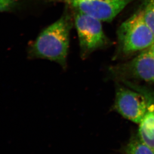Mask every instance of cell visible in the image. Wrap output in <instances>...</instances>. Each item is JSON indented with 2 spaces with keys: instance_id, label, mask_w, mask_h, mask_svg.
<instances>
[{
  "instance_id": "1",
  "label": "cell",
  "mask_w": 154,
  "mask_h": 154,
  "mask_svg": "<svg viewBox=\"0 0 154 154\" xmlns=\"http://www.w3.org/2000/svg\"><path fill=\"white\" fill-rule=\"evenodd\" d=\"M74 22L72 11L66 6L65 12L60 18L45 29L38 36L30 48L31 57L53 61L65 69L70 32Z\"/></svg>"
},
{
  "instance_id": "2",
  "label": "cell",
  "mask_w": 154,
  "mask_h": 154,
  "mask_svg": "<svg viewBox=\"0 0 154 154\" xmlns=\"http://www.w3.org/2000/svg\"><path fill=\"white\" fill-rule=\"evenodd\" d=\"M116 58L126 57L148 49L154 43V34L138 10L121 24L117 31Z\"/></svg>"
},
{
  "instance_id": "3",
  "label": "cell",
  "mask_w": 154,
  "mask_h": 154,
  "mask_svg": "<svg viewBox=\"0 0 154 154\" xmlns=\"http://www.w3.org/2000/svg\"><path fill=\"white\" fill-rule=\"evenodd\" d=\"M72 11L78 36L82 58L85 59L94 52L103 49L110 45V41L103 29L102 21Z\"/></svg>"
},
{
  "instance_id": "4",
  "label": "cell",
  "mask_w": 154,
  "mask_h": 154,
  "mask_svg": "<svg viewBox=\"0 0 154 154\" xmlns=\"http://www.w3.org/2000/svg\"><path fill=\"white\" fill-rule=\"evenodd\" d=\"M64 3L72 10L111 22L134 0H50Z\"/></svg>"
},
{
  "instance_id": "5",
  "label": "cell",
  "mask_w": 154,
  "mask_h": 154,
  "mask_svg": "<svg viewBox=\"0 0 154 154\" xmlns=\"http://www.w3.org/2000/svg\"><path fill=\"white\" fill-rule=\"evenodd\" d=\"M109 73L122 82L137 79L154 83V56L145 50L130 61L110 67Z\"/></svg>"
},
{
  "instance_id": "6",
  "label": "cell",
  "mask_w": 154,
  "mask_h": 154,
  "mask_svg": "<svg viewBox=\"0 0 154 154\" xmlns=\"http://www.w3.org/2000/svg\"><path fill=\"white\" fill-rule=\"evenodd\" d=\"M148 102L145 96L124 86L117 85L114 109L122 117L139 124L145 115Z\"/></svg>"
},
{
  "instance_id": "7",
  "label": "cell",
  "mask_w": 154,
  "mask_h": 154,
  "mask_svg": "<svg viewBox=\"0 0 154 154\" xmlns=\"http://www.w3.org/2000/svg\"><path fill=\"white\" fill-rule=\"evenodd\" d=\"M138 91L145 96L148 105L145 115L139 124L137 136L154 152V97L140 88L138 89Z\"/></svg>"
},
{
  "instance_id": "8",
  "label": "cell",
  "mask_w": 154,
  "mask_h": 154,
  "mask_svg": "<svg viewBox=\"0 0 154 154\" xmlns=\"http://www.w3.org/2000/svg\"><path fill=\"white\" fill-rule=\"evenodd\" d=\"M126 154H154L151 149L137 136L133 137L126 146Z\"/></svg>"
},
{
  "instance_id": "9",
  "label": "cell",
  "mask_w": 154,
  "mask_h": 154,
  "mask_svg": "<svg viewBox=\"0 0 154 154\" xmlns=\"http://www.w3.org/2000/svg\"><path fill=\"white\" fill-rule=\"evenodd\" d=\"M139 11L154 34V0H144Z\"/></svg>"
},
{
  "instance_id": "10",
  "label": "cell",
  "mask_w": 154,
  "mask_h": 154,
  "mask_svg": "<svg viewBox=\"0 0 154 154\" xmlns=\"http://www.w3.org/2000/svg\"><path fill=\"white\" fill-rule=\"evenodd\" d=\"M19 0H0V12L13 9L18 4Z\"/></svg>"
},
{
  "instance_id": "11",
  "label": "cell",
  "mask_w": 154,
  "mask_h": 154,
  "mask_svg": "<svg viewBox=\"0 0 154 154\" xmlns=\"http://www.w3.org/2000/svg\"><path fill=\"white\" fill-rule=\"evenodd\" d=\"M149 51L154 56V43L148 49Z\"/></svg>"
}]
</instances>
